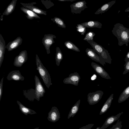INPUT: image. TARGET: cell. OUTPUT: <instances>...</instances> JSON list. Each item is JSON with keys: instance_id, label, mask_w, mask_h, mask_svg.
Listing matches in <instances>:
<instances>
[{"instance_id": "17", "label": "cell", "mask_w": 129, "mask_h": 129, "mask_svg": "<svg viewBox=\"0 0 129 129\" xmlns=\"http://www.w3.org/2000/svg\"><path fill=\"white\" fill-rule=\"evenodd\" d=\"M6 48L5 41L1 34H0V68L3 61L5 49Z\"/></svg>"}, {"instance_id": "9", "label": "cell", "mask_w": 129, "mask_h": 129, "mask_svg": "<svg viewBox=\"0 0 129 129\" xmlns=\"http://www.w3.org/2000/svg\"><path fill=\"white\" fill-rule=\"evenodd\" d=\"M80 79V76L79 74L76 72L69 74L68 77L64 79L63 82L64 84H70L77 86L78 85Z\"/></svg>"}, {"instance_id": "19", "label": "cell", "mask_w": 129, "mask_h": 129, "mask_svg": "<svg viewBox=\"0 0 129 129\" xmlns=\"http://www.w3.org/2000/svg\"><path fill=\"white\" fill-rule=\"evenodd\" d=\"M23 93L25 97L29 101L33 102L36 97L35 94V89L31 88L28 90H23Z\"/></svg>"}, {"instance_id": "38", "label": "cell", "mask_w": 129, "mask_h": 129, "mask_svg": "<svg viewBox=\"0 0 129 129\" xmlns=\"http://www.w3.org/2000/svg\"><path fill=\"white\" fill-rule=\"evenodd\" d=\"M125 59L129 60V52H128Z\"/></svg>"}, {"instance_id": "24", "label": "cell", "mask_w": 129, "mask_h": 129, "mask_svg": "<svg viewBox=\"0 0 129 129\" xmlns=\"http://www.w3.org/2000/svg\"><path fill=\"white\" fill-rule=\"evenodd\" d=\"M17 0H13L6 8L3 15L8 16L14 11L16 5Z\"/></svg>"}, {"instance_id": "44", "label": "cell", "mask_w": 129, "mask_h": 129, "mask_svg": "<svg viewBox=\"0 0 129 129\" xmlns=\"http://www.w3.org/2000/svg\"></svg>"}, {"instance_id": "14", "label": "cell", "mask_w": 129, "mask_h": 129, "mask_svg": "<svg viewBox=\"0 0 129 129\" xmlns=\"http://www.w3.org/2000/svg\"><path fill=\"white\" fill-rule=\"evenodd\" d=\"M7 79L8 80L15 81H23L24 77L21 74L19 70H14L10 72L8 75Z\"/></svg>"}, {"instance_id": "39", "label": "cell", "mask_w": 129, "mask_h": 129, "mask_svg": "<svg viewBox=\"0 0 129 129\" xmlns=\"http://www.w3.org/2000/svg\"><path fill=\"white\" fill-rule=\"evenodd\" d=\"M125 12H129V7L125 10Z\"/></svg>"}, {"instance_id": "37", "label": "cell", "mask_w": 129, "mask_h": 129, "mask_svg": "<svg viewBox=\"0 0 129 129\" xmlns=\"http://www.w3.org/2000/svg\"><path fill=\"white\" fill-rule=\"evenodd\" d=\"M58 1L60 2H65V1H70L71 2H73L74 1L76 0H57Z\"/></svg>"}, {"instance_id": "8", "label": "cell", "mask_w": 129, "mask_h": 129, "mask_svg": "<svg viewBox=\"0 0 129 129\" xmlns=\"http://www.w3.org/2000/svg\"><path fill=\"white\" fill-rule=\"evenodd\" d=\"M85 1H79L74 3L70 6L71 12L73 14H80L82 11L88 8Z\"/></svg>"}, {"instance_id": "12", "label": "cell", "mask_w": 129, "mask_h": 129, "mask_svg": "<svg viewBox=\"0 0 129 129\" xmlns=\"http://www.w3.org/2000/svg\"><path fill=\"white\" fill-rule=\"evenodd\" d=\"M91 66L95 72L102 78L108 79H111L108 74L101 66L93 62L91 63Z\"/></svg>"}, {"instance_id": "21", "label": "cell", "mask_w": 129, "mask_h": 129, "mask_svg": "<svg viewBox=\"0 0 129 129\" xmlns=\"http://www.w3.org/2000/svg\"><path fill=\"white\" fill-rule=\"evenodd\" d=\"M80 24L86 28H101L102 27V23L96 21H89L82 23Z\"/></svg>"}, {"instance_id": "40", "label": "cell", "mask_w": 129, "mask_h": 129, "mask_svg": "<svg viewBox=\"0 0 129 129\" xmlns=\"http://www.w3.org/2000/svg\"><path fill=\"white\" fill-rule=\"evenodd\" d=\"M100 127H97L96 129H100Z\"/></svg>"}, {"instance_id": "31", "label": "cell", "mask_w": 129, "mask_h": 129, "mask_svg": "<svg viewBox=\"0 0 129 129\" xmlns=\"http://www.w3.org/2000/svg\"><path fill=\"white\" fill-rule=\"evenodd\" d=\"M77 31L81 34V35H84L85 33L86 28L80 24H78L76 26Z\"/></svg>"}, {"instance_id": "32", "label": "cell", "mask_w": 129, "mask_h": 129, "mask_svg": "<svg viewBox=\"0 0 129 129\" xmlns=\"http://www.w3.org/2000/svg\"><path fill=\"white\" fill-rule=\"evenodd\" d=\"M41 2L47 9L50 8L54 5V4L50 0H42Z\"/></svg>"}, {"instance_id": "33", "label": "cell", "mask_w": 129, "mask_h": 129, "mask_svg": "<svg viewBox=\"0 0 129 129\" xmlns=\"http://www.w3.org/2000/svg\"><path fill=\"white\" fill-rule=\"evenodd\" d=\"M125 62L124 66V71L123 74V75L126 74L127 73L129 72V60L124 59Z\"/></svg>"}, {"instance_id": "18", "label": "cell", "mask_w": 129, "mask_h": 129, "mask_svg": "<svg viewBox=\"0 0 129 129\" xmlns=\"http://www.w3.org/2000/svg\"><path fill=\"white\" fill-rule=\"evenodd\" d=\"M116 0L112 1L104 4L94 13L95 14H99L104 13L107 11L116 3Z\"/></svg>"}, {"instance_id": "34", "label": "cell", "mask_w": 129, "mask_h": 129, "mask_svg": "<svg viewBox=\"0 0 129 129\" xmlns=\"http://www.w3.org/2000/svg\"><path fill=\"white\" fill-rule=\"evenodd\" d=\"M122 122L121 121H118L116 123L113 125L111 128L112 129H121L122 125Z\"/></svg>"}, {"instance_id": "13", "label": "cell", "mask_w": 129, "mask_h": 129, "mask_svg": "<svg viewBox=\"0 0 129 129\" xmlns=\"http://www.w3.org/2000/svg\"><path fill=\"white\" fill-rule=\"evenodd\" d=\"M20 4L24 7L30 10L35 13L45 15L47 14L46 11L41 9L34 6V4H37L35 2H33L31 3H21Z\"/></svg>"}, {"instance_id": "42", "label": "cell", "mask_w": 129, "mask_h": 129, "mask_svg": "<svg viewBox=\"0 0 129 129\" xmlns=\"http://www.w3.org/2000/svg\"><path fill=\"white\" fill-rule=\"evenodd\" d=\"M128 17L129 19V15L128 16Z\"/></svg>"}, {"instance_id": "20", "label": "cell", "mask_w": 129, "mask_h": 129, "mask_svg": "<svg viewBox=\"0 0 129 129\" xmlns=\"http://www.w3.org/2000/svg\"><path fill=\"white\" fill-rule=\"evenodd\" d=\"M21 10L26 15L27 18L31 20L34 18L40 19L41 18L35 13L24 7L20 8Z\"/></svg>"}, {"instance_id": "41", "label": "cell", "mask_w": 129, "mask_h": 129, "mask_svg": "<svg viewBox=\"0 0 129 129\" xmlns=\"http://www.w3.org/2000/svg\"><path fill=\"white\" fill-rule=\"evenodd\" d=\"M34 129H39V127H36Z\"/></svg>"}, {"instance_id": "30", "label": "cell", "mask_w": 129, "mask_h": 129, "mask_svg": "<svg viewBox=\"0 0 129 129\" xmlns=\"http://www.w3.org/2000/svg\"><path fill=\"white\" fill-rule=\"evenodd\" d=\"M95 35L94 33L90 31L86 34L83 40L86 41L93 40V38Z\"/></svg>"}, {"instance_id": "4", "label": "cell", "mask_w": 129, "mask_h": 129, "mask_svg": "<svg viewBox=\"0 0 129 129\" xmlns=\"http://www.w3.org/2000/svg\"><path fill=\"white\" fill-rule=\"evenodd\" d=\"M35 80L36 99L39 101L40 98L44 96L45 91L39 78L36 75L35 76Z\"/></svg>"}, {"instance_id": "35", "label": "cell", "mask_w": 129, "mask_h": 129, "mask_svg": "<svg viewBox=\"0 0 129 129\" xmlns=\"http://www.w3.org/2000/svg\"><path fill=\"white\" fill-rule=\"evenodd\" d=\"M3 80V77L1 79L0 82V101L1 100L2 94Z\"/></svg>"}, {"instance_id": "15", "label": "cell", "mask_w": 129, "mask_h": 129, "mask_svg": "<svg viewBox=\"0 0 129 129\" xmlns=\"http://www.w3.org/2000/svg\"><path fill=\"white\" fill-rule=\"evenodd\" d=\"M22 39L20 37H18L14 40L8 43L6 48L10 51L18 47L22 43Z\"/></svg>"}, {"instance_id": "25", "label": "cell", "mask_w": 129, "mask_h": 129, "mask_svg": "<svg viewBox=\"0 0 129 129\" xmlns=\"http://www.w3.org/2000/svg\"><path fill=\"white\" fill-rule=\"evenodd\" d=\"M80 100H79L71 108L68 116V119L71 117H73L78 112L80 103Z\"/></svg>"}, {"instance_id": "36", "label": "cell", "mask_w": 129, "mask_h": 129, "mask_svg": "<svg viewBox=\"0 0 129 129\" xmlns=\"http://www.w3.org/2000/svg\"><path fill=\"white\" fill-rule=\"evenodd\" d=\"M94 125L93 124H90L81 127L79 129H91Z\"/></svg>"}, {"instance_id": "27", "label": "cell", "mask_w": 129, "mask_h": 129, "mask_svg": "<svg viewBox=\"0 0 129 129\" xmlns=\"http://www.w3.org/2000/svg\"><path fill=\"white\" fill-rule=\"evenodd\" d=\"M63 58V54L61 50L59 48L56 47L55 59L56 64L57 66H59L60 62Z\"/></svg>"}, {"instance_id": "16", "label": "cell", "mask_w": 129, "mask_h": 129, "mask_svg": "<svg viewBox=\"0 0 129 129\" xmlns=\"http://www.w3.org/2000/svg\"><path fill=\"white\" fill-rule=\"evenodd\" d=\"M123 113L122 112L115 116H112L108 117L100 129H105L107 128L110 125L117 120L120 116Z\"/></svg>"}, {"instance_id": "5", "label": "cell", "mask_w": 129, "mask_h": 129, "mask_svg": "<svg viewBox=\"0 0 129 129\" xmlns=\"http://www.w3.org/2000/svg\"><path fill=\"white\" fill-rule=\"evenodd\" d=\"M103 94V92L100 90L88 93L87 99L89 104L92 105L98 103L102 98Z\"/></svg>"}, {"instance_id": "2", "label": "cell", "mask_w": 129, "mask_h": 129, "mask_svg": "<svg viewBox=\"0 0 129 129\" xmlns=\"http://www.w3.org/2000/svg\"><path fill=\"white\" fill-rule=\"evenodd\" d=\"M36 60L37 70L38 71L46 86L48 88H49L52 84L48 71L43 65L37 54L36 55Z\"/></svg>"}, {"instance_id": "26", "label": "cell", "mask_w": 129, "mask_h": 129, "mask_svg": "<svg viewBox=\"0 0 129 129\" xmlns=\"http://www.w3.org/2000/svg\"><path fill=\"white\" fill-rule=\"evenodd\" d=\"M129 97V86L125 88L120 94L118 101V103H122Z\"/></svg>"}, {"instance_id": "11", "label": "cell", "mask_w": 129, "mask_h": 129, "mask_svg": "<svg viewBox=\"0 0 129 129\" xmlns=\"http://www.w3.org/2000/svg\"><path fill=\"white\" fill-rule=\"evenodd\" d=\"M48 114L47 119L52 122H55L58 121L60 118L59 110L55 106L52 107Z\"/></svg>"}, {"instance_id": "28", "label": "cell", "mask_w": 129, "mask_h": 129, "mask_svg": "<svg viewBox=\"0 0 129 129\" xmlns=\"http://www.w3.org/2000/svg\"><path fill=\"white\" fill-rule=\"evenodd\" d=\"M51 20L53 22L55 23L58 26L62 28H66V24L64 21L60 18L55 17L53 18H51Z\"/></svg>"}, {"instance_id": "43", "label": "cell", "mask_w": 129, "mask_h": 129, "mask_svg": "<svg viewBox=\"0 0 129 129\" xmlns=\"http://www.w3.org/2000/svg\"><path fill=\"white\" fill-rule=\"evenodd\" d=\"M110 129H112L111 128H110Z\"/></svg>"}, {"instance_id": "22", "label": "cell", "mask_w": 129, "mask_h": 129, "mask_svg": "<svg viewBox=\"0 0 129 129\" xmlns=\"http://www.w3.org/2000/svg\"><path fill=\"white\" fill-rule=\"evenodd\" d=\"M17 103L19 106V109L21 112L25 115L37 114L36 112L34 110L25 107L19 101H17Z\"/></svg>"}, {"instance_id": "1", "label": "cell", "mask_w": 129, "mask_h": 129, "mask_svg": "<svg viewBox=\"0 0 129 129\" xmlns=\"http://www.w3.org/2000/svg\"><path fill=\"white\" fill-rule=\"evenodd\" d=\"M112 31L117 39L119 46L125 44L128 46L129 42V28L124 27L122 24L117 23L114 25Z\"/></svg>"}, {"instance_id": "3", "label": "cell", "mask_w": 129, "mask_h": 129, "mask_svg": "<svg viewBox=\"0 0 129 129\" xmlns=\"http://www.w3.org/2000/svg\"><path fill=\"white\" fill-rule=\"evenodd\" d=\"M91 46L93 49L101 57L105 62L111 64L112 59L108 51L102 46L98 44L93 40L87 41Z\"/></svg>"}, {"instance_id": "23", "label": "cell", "mask_w": 129, "mask_h": 129, "mask_svg": "<svg viewBox=\"0 0 129 129\" xmlns=\"http://www.w3.org/2000/svg\"><path fill=\"white\" fill-rule=\"evenodd\" d=\"M113 94H112L107 99L103 106L100 112L99 115H101L105 113L110 107L113 99Z\"/></svg>"}, {"instance_id": "6", "label": "cell", "mask_w": 129, "mask_h": 129, "mask_svg": "<svg viewBox=\"0 0 129 129\" xmlns=\"http://www.w3.org/2000/svg\"><path fill=\"white\" fill-rule=\"evenodd\" d=\"M56 38V36L53 34H47L44 35L42 39V43L48 54L50 53V47L55 43L54 39Z\"/></svg>"}, {"instance_id": "7", "label": "cell", "mask_w": 129, "mask_h": 129, "mask_svg": "<svg viewBox=\"0 0 129 129\" xmlns=\"http://www.w3.org/2000/svg\"><path fill=\"white\" fill-rule=\"evenodd\" d=\"M27 58V51L26 50L22 51L15 57L13 64L15 67H21L26 61Z\"/></svg>"}, {"instance_id": "10", "label": "cell", "mask_w": 129, "mask_h": 129, "mask_svg": "<svg viewBox=\"0 0 129 129\" xmlns=\"http://www.w3.org/2000/svg\"><path fill=\"white\" fill-rule=\"evenodd\" d=\"M85 52L87 56L92 60L100 63L103 66L106 64V62L93 49L87 48Z\"/></svg>"}, {"instance_id": "29", "label": "cell", "mask_w": 129, "mask_h": 129, "mask_svg": "<svg viewBox=\"0 0 129 129\" xmlns=\"http://www.w3.org/2000/svg\"><path fill=\"white\" fill-rule=\"evenodd\" d=\"M65 46L68 49L76 52H79L80 51L78 48L75 44L70 41H67L64 43Z\"/></svg>"}]
</instances>
